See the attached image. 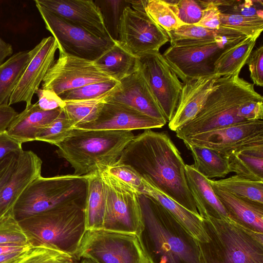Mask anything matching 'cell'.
I'll use <instances>...</instances> for the list:
<instances>
[{"mask_svg":"<svg viewBox=\"0 0 263 263\" xmlns=\"http://www.w3.org/2000/svg\"><path fill=\"white\" fill-rule=\"evenodd\" d=\"M203 220L211 239L201 243L204 263H263V245L230 218L207 215Z\"/></svg>","mask_w":263,"mask_h":263,"instance_id":"cell-7","label":"cell"},{"mask_svg":"<svg viewBox=\"0 0 263 263\" xmlns=\"http://www.w3.org/2000/svg\"><path fill=\"white\" fill-rule=\"evenodd\" d=\"M13 51L12 45L0 37V65L4 62L6 58L12 54Z\"/></svg>","mask_w":263,"mask_h":263,"instance_id":"cell-52","label":"cell"},{"mask_svg":"<svg viewBox=\"0 0 263 263\" xmlns=\"http://www.w3.org/2000/svg\"><path fill=\"white\" fill-rule=\"evenodd\" d=\"M42 160L32 151L18 155L16 166L0 193V218L13 214L14 206L24 191L41 176Z\"/></svg>","mask_w":263,"mask_h":263,"instance_id":"cell-20","label":"cell"},{"mask_svg":"<svg viewBox=\"0 0 263 263\" xmlns=\"http://www.w3.org/2000/svg\"><path fill=\"white\" fill-rule=\"evenodd\" d=\"M145 11L151 19L166 32L185 25L177 16L165 0H148Z\"/></svg>","mask_w":263,"mask_h":263,"instance_id":"cell-36","label":"cell"},{"mask_svg":"<svg viewBox=\"0 0 263 263\" xmlns=\"http://www.w3.org/2000/svg\"><path fill=\"white\" fill-rule=\"evenodd\" d=\"M94 62L102 71L119 82L138 68V58L125 49L118 40Z\"/></svg>","mask_w":263,"mask_h":263,"instance_id":"cell-27","label":"cell"},{"mask_svg":"<svg viewBox=\"0 0 263 263\" xmlns=\"http://www.w3.org/2000/svg\"><path fill=\"white\" fill-rule=\"evenodd\" d=\"M17 112L11 106L0 105V133L6 131Z\"/></svg>","mask_w":263,"mask_h":263,"instance_id":"cell-50","label":"cell"},{"mask_svg":"<svg viewBox=\"0 0 263 263\" xmlns=\"http://www.w3.org/2000/svg\"><path fill=\"white\" fill-rule=\"evenodd\" d=\"M35 4L46 29L57 41L60 53L94 61L115 43L114 39L97 36Z\"/></svg>","mask_w":263,"mask_h":263,"instance_id":"cell-11","label":"cell"},{"mask_svg":"<svg viewBox=\"0 0 263 263\" xmlns=\"http://www.w3.org/2000/svg\"><path fill=\"white\" fill-rule=\"evenodd\" d=\"M105 170L138 195L143 194L142 176L130 165L117 162Z\"/></svg>","mask_w":263,"mask_h":263,"instance_id":"cell-41","label":"cell"},{"mask_svg":"<svg viewBox=\"0 0 263 263\" xmlns=\"http://www.w3.org/2000/svg\"><path fill=\"white\" fill-rule=\"evenodd\" d=\"M35 51V47L31 50L19 51L0 65V105H8L11 95Z\"/></svg>","mask_w":263,"mask_h":263,"instance_id":"cell-29","label":"cell"},{"mask_svg":"<svg viewBox=\"0 0 263 263\" xmlns=\"http://www.w3.org/2000/svg\"><path fill=\"white\" fill-rule=\"evenodd\" d=\"M74 126L73 122L63 110L59 117L38 135L36 140L57 146L70 134Z\"/></svg>","mask_w":263,"mask_h":263,"instance_id":"cell-39","label":"cell"},{"mask_svg":"<svg viewBox=\"0 0 263 263\" xmlns=\"http://www.w3.org/2000/svg\"><path fill=\"white\" fill-rule=\"evenodd\" d=\"M22 144L10 136L7 131L0 133V160L12 153L20 154Z\"/></svg>","mask_w":263,"mask_h":263,"instance_id":"cell-49","label":"cell"},{"mask_svg":"<svg viewBox=\"0 0 263 263\" xmlns=\"http://www.w3.org/2000/svg\"><path fill=\"white\" fill-rule=\"evenodd\" d=\"M220 27L247 37H259L263 30V17L232 14H220Z\"/></svg>","mask_w":263,"mask_h":263,"instance_id":"cell-35","label":"cell"},{"mask_svg":"<svg viewBox=\"0 0 263 263\" xmlns=\"http://www.w3.org/2000/svg\"><path fill=\"white\" fill-rule=\"evenodd\" d=\"M166 32L171 46L213 40L220 33L219 29L211 30L195 24H185Z\"/></svg>","mask_w":263,"mask_h":263,"instance_id":"cell-37","label":"cell"},{"mask_svg":"<svg viewBox=\"0 0 263 263\" xmlns=\"http://www.w3.org/2000/svg\"><path fill=\"white\" fill-rule=\"evenodd\" d=\"M34 2L97 36L113 39L100 8L92 1L35 0Z\"/></svg>","mask_w":263,"mask_h":263,"instance_id":"cell-18","label":"cell"},{"mask_svg":"<svg viewBox=\"0 0 263 263\" xmlns=\"http://www.w3.org/2000/svg\"><path fill=\"white\" fill-rule=\"evenodd\" d=\"M8 263H78L74 257L57 247L46 243L32 245Z\"/></svg>","mask_w":263,"mask_h":263,"instance_id":"cell-33","label":"cell"},{"mask_svg":"<svg viewBox=\"0 0 263 263\" xmlns=\"http://www.w3.org/2000/svg\"><path fill=\"white\" fill-rule=\"evenodd\" d=\"M99 171L106 193L102 229L143 237L145 226L139 195L105 170Z\"/></svg>","mask_w":263,"mask_h":263,"instance_id":"cell-10","label":"cell"},{"mask_svg":"<svg viewBox=\"0 0 263 263\" xmlns=\"http://www.w3.org/2000/svg\"><path fill=\"white\" fill-rule=\"evenodd\" d=\"M166 122L147 116L127 106L105 101L92 121L75 126L86 130H129L161 128Z\"/></svg>","mask_w":263,"mask_h":263,"instance_id":"cell-16","label":"cell"},{"mask_svg":"<svg viewBox=\"0 0 263 263\" xmlns=\"http://www.w3.org/2000/svg\"><path fill=\"white\" fill-rule=\"evenodd\" d=\"M139 200L155 263H204L201 243L162 205L145 194Z\"/></svg>","mask_w":263,"mask_h":263,"instance_id":"cell-2","label":"cell"},{"mask_svg":"<svg viewBox=\"0 0 263 263\" xmlns=\"http://www.w3.org/2000/svg\"><path fill=\"white\" fill-rule=\"evenodd\" d=\"M210 183L234 196L263 204V182L246 179L234 175Z\"/></svg>","mask_w":263,"mask_h":263,"instance_id":"cell-32","label":"cell"},{"mask_svg":"<svg viewBox=\"0 0 263 263\" xmlns=\"http://www.w3.org/2000/svg\"><path fill=\"white\" fill-rule=\"evenodd\" d=\"M127 2L130 4L131 7L136 10H145L147 1H129Z\"/></svg>","mask_w":263,"mask_h":263,"instance_id":"cell-53","label":"cell"},{"mask_svg":"<svg viewBox=\"0 0 263 263\" xmlns=\"http://www.w3.org/2000/svg\"><path fill=\"white\" fill-rule=\"evenodd\" d=\"M63 111V108L43 110L37 102L26 106L17 115L7 129L8 134L23 144L35 141L38 135L51 123Z\"/></svg>","mask_w":263,"mask_h":263,"instance_id":"cell-23","label":"cell"},{"mask_svg":"<svg viewBox=\"0 0 263 263\" xmlns=\"http://www.w3.org/2000/svg\"><path fill=\"white\" fill-rule=\"evenodd\" d=\"M87 175L40 176L24 191L13 210L18 221L46 211L60 205L72 202H85Z\"/></svg>","mask_w":263,"mask_h":263,"instance_id":"cell-6","label":"cell"},{"mask_svg":"<svg viewBox=\"0 0 263 263\" xmlns=\"http://www.w3.org/2000/svg\"><path fill=\"white\" fill-rule=\"evenodd\" d=\"M239 74L218 77L203 107L190 122L176 132L184 137L246 121L239 115L240 107L247 102L263 98L254 85Z\"/></svg>","mask_w":263,"mask_h":263,"instance_id":"cell-4","label":"cell"},{"mask_svg":"<svg viewBox=\"0 0 263 263\" xmlns=\"http://www.w3.org/2000/svg\"><path fill=\"white\" fill-rule=\"evenodd\" d=\"M258 38L246 37L226 50L215 63L214 74L223 77L239 74Z\"/></svg>","mask_w":263,"mask_h":263,"instance_id":"cell-30","label":"cell"},{"mask_svg":"<svg viewBox=\"0 0 263 263\" xmlns=\"http://www.w3.org/2000/svg\"><path fill=\"white\" fill-rule=\"evenodd\" d=\"M213 40L170 46L163 55L183 83L214 74L215 64L220 55L246 36L220 27Z\"/></svg>","mask_w":263,"mask_h":263,"instance_id":"cell-9","label":"cell"},{"mask_svg":"<svg viewBox=\"0 0 263 263\" xmlns=\"http://www.w3.org/2000/svg\"><path fill=\"white\" fill-rule=\"evenodd\" d=\"M117 162L130 165L162 193L199 214L187 185L185 164L166 132L145 129L130 141Z\"/></svg>","mask_w":263,"mask_h":263,"instance_id":"cell-1","label":"cell"},{"mask_svg":"<svg viewBox=\"0 0 263 263\" xmlns=\"http://www.w3.org/2000/svg\"><path fill=\"white\" fill-rule=\"evenodd\" d=\"M74 257L95 263H155L143 237L105 229L85 230Z\"/></svg>","mask_w":263,"mask_h":263,"instance_id":"cell-8","label":"cell"},{"mask_svg":"<svg viewBox=\"0 0 263 263\" xmlns=\"http://www.w3.org/2000/svg\"><path fill=\"white\" fill-rule=\"evenodd\" d=\"M239 116L245 121L262 120L263 98L250 101L239 109Z\"/></svg>","mask_w":263,"mask_h":263,"instance_id":"cell-47","label":"cell"},{"mask_svg":"<svg viewBox=\"0 0 263 263\" xmlns=\"http://www.w3.org/2000/svg\"><path fill=\"white\" fill-rule=\"evenodd\" d=\"M119 82V85L108 94L106 101L125 105L147 116L167 122L139 67Z\"/></svg>","mask_w":263,"mask_h":263,"instance_id":"cell-19","label":"cell"},{"mask_svg":"<svg viewBox=\"0 0 263 263\" xmlns=\"http://www.w3.org/2000/svg\"><path fill=\"white\" fill-rule=\"evenodd\" d=\"M112 80L97 67L94 61L60 53L59 58L47 72L42 88L51 90L60 96L65 91L88 84Z\"/></svg>","mask_w":263,"mask_h":263,"instance_id":"cell-15","label":"cell"},{"mask_svg":"<svg viewBox=\"0 0 263 263\" xmlns=\"http://www.w3.org/2000/svg\"><path fill=\"white\" fill-rule=\"evenodd\" d=\"M142 182L143 194L152 198L162 205L190 236L202 244L211 241L203 218L199 214L190 211L175 202L143 177Z\"/></svg>","mask_w":263,"mask_h":263,"instance_id":"cell-22","label":"cell"},{"mask_svg":"<svg viewBox=\"0 0 263 263\" xmlns=\"http://www.w3.org/2000/svg\"><path fill=\"white\" fill-rule=\"evenodd\" d=\"M20 154H10L0 160V193L11 176Z\"/></svg>","mask_w":263,"mask_h":263,"instance_id":"cell-48","label":"cell"},{"mask_svg":"<svg viewBox=\"0 0 263 263\" xmlns=\"http://www.w3.org/2000/svg\"><path fill=\"white\" fill-rule=\"evenodd\" d=\"M0 245H33L13 214L0 218Z\"/></svg>","mask_w":263,"mask_h":263,"instance_id":"cell-38","label":"cell"},{"mask_svg":"<svg viewBox=\"0 0 263 263\" xmlns=\"http://www.w3.org/2000/svg\"><path fill=\"white\" fill-rule=\"evenodd\" d=\"M184 143L206 147L228 157L233 152L263 144L262 120L247 121L189 135Z\"/></svg>","mask_w":263,"mask_h":263,"instance_id":"cell-14","label":"cell"},{"mask_svg":"<svg viewBox=\"0 0 263 263\" xmlns=\"http://www.w3.org/2000/svg\"><path fill=\"white\" fill-rule=\"evenodd\" d=\"M119 83L114 80L95 83L65 91L59 96L63 101L94 99L112 91Z\"/></svg>","mask_w":263,"mask_h":263,"instance_id":"cell-40","label":"cell"},{"mask_svg":"<svg viewBox=\"0 0 263 263\" xmlns=\"http://www.w3.org/2000/svg\"><path fill=\"white\" fill-rule=\"evenodd\" d=\"M202 8L199 22L195 25L211 30H218L220 26V12L211 0L197 1Z\"/></svg>","mask_w":263,"mask_h":263,"instance_id":"cell-44","label":"cell"},{"mask_svg":"<svg viewBox=\"0 0 263 263\" xmlns=\"http://www.w3.org/2000/svg\"><path fill=\"white\" fill-rule=\"evenodd\" d=\"M120 44L137 58L159 51L170 41L167 32L157 25L145 10L125 7L118 25Z\"/></svg>","mask_w":263,"mask_h":263,"instance_id":"cell-12","label":"cell"},{"mask_svg":"<svg viewBox=\"0 0 263 263\" xmlns=\"http://www.w3.org/2000/svg\"><path fill=\"white\" fill-rule=\"evenodd\" d=\"M246 64L248 65L250 78L253 84L263 86V46L252 50Z\"/></svg>","mask_w":263,"mask_h":263,"instance_id":"cell-45","label":"cell"},{"mask_svg":"<svg viewBox=\"0 0 263 263\" xmlns=\"http://www.w3.org/2000/svg\"><path fill=\"white\" fill-rule=\"evenodd\" d=\"M194 159V168L209 179L223 178L231 173L228 158L211 149L184 143Z\"/></svg>","mask_w":263,"mask_h":263,"instance_id":"cell-31","label":"cell"},{"mask_svg":"<svg viewBox=\"0 0 263 263\" xmlns=\"http://www.w3.org/2000/svg\"><path fill=\"white\" fill-rule=\"evenodd\" d=\"M220 77L213 74L190 80L183 83L175 112L168 127L177 132L194 119L201 110Z\"/></svg>","mask_w":263,"mask_h":263,"instance_id":"cell-21","label":"cell"},{"mask_svg":"<svg viewBox=\"0 0 263 263\" xmlns=\"http://www.w3.org/2000/svg\"><path fill=\"white\" fill-rule=\"evenodd\" d=\"M84 205L63 204L18 222L33 245H52L74 257L86 230Z\"/></svg>","mask_w":263,"mask_h":263,"instance_id":"cell-5","label":"cell"},{"mask_svg":"<svg viewBox=\"0 0 263 263\" xmlns=\"http://www.w3.org/2000/svg\"><path fill=\"white\" fill-rule=\"evenodd\" d=\"M211 185L230 219L245 227L263 233V204L236 197Z\"/></svg>","mask_w":263,"mask_h":263,"instance_id":"cell-25","label":"cell"},{"mask_svg":"<svg viewBox=\"0 0 263 263\" xmlns=\"http://www.w3.org/2000/svg\"><path fill=\"white\" fill-rule=\"evenodd\" d=\"M134 137L129 130L73 128L56 153L70 163L73 174L85 176L116 163Z\"/></svg>","mask_w":263,"mask_h":263,"instance_id":"cell-3","label":"cell"},{"mask_svg":"<svg viewBox=\"0 0 263 263\" xmlns=\"http://www.w3.org/2000/svg\"><path fill=\"white\" fill-rule=\"evenodd\" d=\"M78 263H95V262L86 259H82L78 261Z\"/></svg>","mask_w":263,"mask_h":263,"instance_id":"cell-54","label":"cell"},{"mask_svg":"<svg viewBox=\"0 0 263 263\" xmlns=\"http://www.w3.org/2000/svg\"><path fill=\"white\" fill-rule=\"evenodd\" d=\"M35 94L39 100L37 103L43 110H52L57 108H63L65 102L54 92L43 88H39Z\"/></svg>","mask_w":263,"mask_h":263,"instance_id":"cell-46","label":"cell"},{"mask_svg":"<svg viewBox=\"0 0 263 263\" xmlns=\"http://www.w3.org/2000/svg\"><path fill=\"white\" fill-rule=\"evenodd\" d=\"M262 1H236L232 6L218 8L221 13L263 17Z\"/></svg>","mask_w":263,"mask_h":263,"instance_id":"cell-43","label":"cell"},{"mask_svg":"<svg viewBox=\"0 0 263 263\" xmlns=\"http://www.w3.org/2000/svg\"><path fill=\"white\" fill-rule=\"evenodd\" d=\"M106 202L105 185L100 171L87 175L84 205L85 230L102 229Z\"/></svg>","mask_w":263,"mask_h":263,"instance_id":"cell-26","label":"cell"},{"mask_svg":"<svg viewBox=\"0 0 263 263\" xmlns=\"http://www.w3.org/2000/svg\"><path fill=\"white\" fill-rule=\"evenodd\" d=\"M178 18L185 24H196L200 20L202 8L197 1L165 0Z\"/></svg>","mask_w":263,"mask_h":263,"instance_id":"cell-42","label":"cell"},{"mask_svg":"<svg viewBox=\"0 0 263 263\" xmlns=\"http://www.w3.org/2000/svg\"><path fill=\"white\" fill-rule=\"evenodd\" d=\"M109 93L94 99L64 101L63 110L74 126L91 122L96 118Z\"/></svg>","mask_w":263,"mask_h":263,"instance_id":"cell-34","label":"cell"},{"mask_svg":"<svg viewBox=\"0 0 263 263\" xmlns=\"http://www.w3.org/2000/svg\"><path fill=\"white\" fill-rule=\"evenodd\" d=\"M33 57L26 68L15 89L8 105L25 102L30 105L34 95L40 88L47 72L54 62L58 44L52 36L43 39L35 47Z\"/></svg>","mask_w":263,"mask_h":263,"instance_id":"cell-17","label":"cell"},{"mask_svg":"<svg viewBox=\"0 0 263 263\" xmlns=\"http://www.w3.org/2000/svg\"><path fill=\"white\" fill-rule=\"evenodd\" d=\"M138 67L169 122L175 112L183 83L159 51L138 58Z\"/></svg>","mask_w":263,"mask_h":263,"instance_id":"cell-13","label":"cell"},{"mask_svg":"<svg viewBox=\"0 0 263 263\" xmlns=\"http://www.w3.org/2000/svg\"><path fill=\"white\" fill-rule=\"evenodd\" d=\"M31 246H23L14 245H0V255L21 252Z\"/></svg>","mask_w":263,"mask_h":263,"instance_id":"cell-51","label":"cell"},{"mask_svg":"<svg viewBox=\"0 0 263 263\" xmlns=\"http://www.w3.org/2000/svg\"><path fill=\"white\" fill-rule=\"evenodd\" d=\"M227 158L231 173L242 178L263 182V144L233 152Z\"/></svg>","mask_w":263,"mask_h":263,"instance_id":"cell-28","label":"cell"},{"mask_svg":"<svg viewBox=\"0 0 263 263\" xmlns=\"http://www.w3.org/2000/svg\"><path fill=\"white\" fill-rule=\"evenodd\" d=\"M185 170L189 188L201 217L210 215L218 218H230L209 179L197 172L193 165L185 164Z\"/></svg>","mask_w":263,"mask_h":263,"instance_id":"cell-24","label":"cell"}]
</instances>
